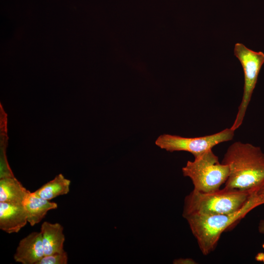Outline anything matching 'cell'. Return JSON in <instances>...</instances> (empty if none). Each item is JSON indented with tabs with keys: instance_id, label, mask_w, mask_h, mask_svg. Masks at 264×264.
Here are the masks:
<instances>
[{
	"instance_id": "4",
	"label": "cell",
	"mask_w": 264,
	"mask_h": 264,
	"mask_svg": "<svg viewBox=\"0 0 264 264\" xmlns=\"http://www.w3.org/2000/svg\"><path fill=\"white\" fill-rule=\"evenodd\" d=\"M183 175L189 177L195 191L209 192L219 189L225 183L229 174L228 166L220 162L210 150L188 161L182 169Z\"/></svg>"
},
{
	"instance_id": "14",
	"label": "cell",
	"mask_w": 264,
	"mask_h": 264,
	"mask_svg": "<svg viewBox=\"0 0 264 264\" xmlns=\"http://www.w3.org/2000/svg\"><path fill=\"white\" fill-rule=\"evenodd\" d=\"M252 192L260 200L262 204H264V180ZM259 232L264 234V219L261 220L258 225Z\"/></svg>"
},
{
	"instance_id": "3",
	"label": "cell",
	"mask_w": 264,
	"mask_h": 264,
	"mask_svg": "<svg viewBox=\"0 0 264 264\" xmlns=\"http://www.w3.org/2000/svg\"><path fill=\"white\" fill-rule=\"evenodd\" d=\"M251 191L224 187L209 192L193 190L185 198L182 216L227 214L242 208Z\"/></svg>"
},
{
	"instance_id": "6",
	"label": "cell",
	"mask_w": 264,
	"mask_h": 264,
	"mask_svg": "<svg viewBox=\"0 0 264 264\" xmlns=\"http://www.w3.org/2000/svg\"><path fill=\"white\" fill-rule=\"evenodd\" d=\"M235 131L230 127L212 134L196 137L164 134L158 137L155 143L167 151H185L196 157L220 143L233 139Z\"/></svg>"
},
{
	"instance_id": "9",
	"label": "cell",
	"mask_w": 264,
	"mask_h": 264,
	"mask_svg": "<svg viewBox=\"0 0 264 264\" xmlns=\"http://www.w3.org/2000/svg\"><path fill=\"white\" fill-rule=\"evenodd\" d=\"M64 228L59 223L44 222L41 227L40 232L44 256L64 251V243L65 236Z\"/></svg>"
},
{
	"instance_id": "10",
	"label": "cell",
	"mask_w": 264,
	"mask_h": 264,
	"mask_svg": "<svg viewBox=\"0 0 264 264\" xmlns=\"http://www.w3.org/2000/svg\"><path fill=\"white\" fill-rule=\"evenodd\" d=\"M31 193L15 176L0 178V202L24 205Z\"/></svg>"
},
{
	"instance_id": "12",
	"label": "cell",
	"mask_w": 264,
	"mask_h": 264,
	"mask_svg": "<svg viewBox=\"0 0 264 264\" xmlns=\"http://www.w3.org/2000/svg\"><path fill=\"white\" fill-rule=\"evenodd\" d=\"M70 180L60 174L33 193L39 197L50 200L58 196L67 194L69 191Z\"/></svg>"
},
{
	"instance_id": "7",
	"label": "cell",
	"mask_w": 264,
	"mask_h": 264,
	"mask_svg": "<svg viewBox=\"0 0 264 264\" xmlns=\"http://www.w3.org/2000/svg\"><path fill=\"white\" fill-rule=\"evenodd\" d=\"M44 256L40 232H33L19 243L14 259L22 264H37Z\"/></svg>"
},
{
	"instance_id": "13",
	"label": "cell",
	"mask_w": 264,
	"mask_h": 264,
	"mask_svg": "<svg viewBox=\"0 0 264 264\" xmlns=\"http://www.w3.org/2000/svg\"><path fill=\"white\" fill-rule=\"evenodd\" d=\"M67 263V254L64 251L60 253L44 256L37 264H66Z\"/></svg>"
},
{
	"instance_id": "17",
	"label": "cell",
	"mask_w": 264,
	"mask_h": 264,
	"mask_svg": "<svg viewBox=\"0 0 264 264\" xmlns=\"http://www.w3.org/2000/svg\"><path fill=\"white\" fill-rule=\"evenodd\" d=\"M262 247L263 248H264V243L263 244Z\"/></svg>"
},
{
	"instance_id": "8",
	"label": "cell",
	"mask_w": 264,
	"mask_h": 264,
	"mask_svg": "<svg viewBox=\"0 0 264 264\" xmlns=\"http://www.w3.org/2000/svg\"><path fill=\"white\" fill-rule=\"evenodd\" d=\"M28 222L23 205L0 202V228L7 233L18 232Z\"/></svg>"
},
{
	"instance_id": "2",
	"label": "cell",
	"mask_w": 264,
	"mask_h": 264,
	"mask_svg": "<svg viewBox=\"0 0 264 264\" xmlns=\"http://www.w3.org/2000/svg\"><path fill=\"white\" fill-rule=\"evenodd\" d=\"M262 205L251 192L244 206L231 213L211 215H190L184 218L198 247L204 255H207L216 248L221 234L234 227L249 212Z\"/></svg>"
},
{
	"instance_id": "16",
	"label": "cell",
	"mask_w": 264,
	"mask_h": 264,
	"mask_svg": "<svg viewBox=\"0 0 264 264\" xmlns=\"http://www.w3.org/2000/svg\"><path fill=\"white\" fill-rule=\"evenodd\" d=\"M255 259L257 261L263 262L264 264V253L259 252L257 253Z\"/></svg>"
},
{
	"instance_id": "5",
	"label": "cell",
	"mask_w": 264,
	"mask_h": 264,
	"mask_svg": "<svg viewBox=\"0 0 264 264\" xmlns=\"http://www.w3.org/2000/svg\"><path fill=\"white\" fill-rule=\"evenodd\" d=\"M234 55L238 59L244 73V87L242 100L234 122L231 128L236 131L242 124L252 95L257 82L261 68L264 63V53L252 50L242 43H236Z\"/></svg>"
},
{
	"instance_id": "1",
	"label": "cell",
	"mask_w": 264,
	"mask_h": 264,
	"mask_svg": "<svg viewBox=\"0 0 264 264\" xmlns=\"http://www.w3.org/2000/svg\"><path fill=\"white\" fill-rule=\"evenodd\" d=\"M221 163L229 169L225 187L252 191L264 180V153L260 147L236 141L228 148Z\"/></svg>"
},
{
	"instance_id": "15",
	"label": "cell",
	"mask_w": 264,
	"mask_h": 264,
	"mask_svg": "<svg viewBox=\"0 0 264 264\" xmlns=\"http://www.w3.org/2000/svg\"><path fill=\"white\" fill-rule=\"evenodd\" d=\"M174 264H195V262L191 259H179L175 260Z\"/></svg>"
},
{
	"instance_id": "11",
	"label": "cell",
	"mask_w": 264,
	"mask_h": 264,
	"mask_svg": "<svg viewBox=\"0 0 264 264\" xmlns=\"http://www.w3.org/2000/svg\"><path fill=\"white\" fill-rule=\"evenodd\" d=\"M24 206L27 213V221L31 226H34L42 220L48 211L57 208L58 205L33 192L26 200Z\"/></svg>"
}]
</instances>
